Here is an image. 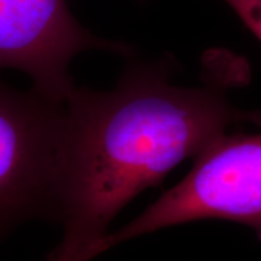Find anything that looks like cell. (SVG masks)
I'll list each match as a JSON object with an SVG mask.
<instances>
[{
    "label": "cell",
    "mask_w": 261,
    "mask_h": 261,
    "mask_svg": "<svg viewBox=\"0 0 261 261\" xmlns=\"http://www.w3.org/2000/svg\"><path fill=\"white\" fill-rule=\"evenodd\" d=\"M204 64L195 87L171 84L177 64L167 56L129 64L110 91L74 87L65 100L54 213L63 238L51 261H90L137 195L231 126H261V112L236 108L226 96L246 77L243 61L215 51Z\"/></svg>",
    "instance_id": "cell-1"
},
{
    "label": "cell",
    "mask_w": 261,
    "mask_h": 261,
    "mask_svg": "<svg viewBox=\"0 0 261 261\" xmlns=\"http://www.w3.org/2000/svg\"><path fill=\"white\" fill-rule=\"evenodd\" d=\"M201 219L247 225L261 242V133H225L212 142L196 156L187 177L138 218L100 240L93 255L140 234Z\"/></svg>",
    "instance_id": "cell-2"
},
{
    "label": "cell",
    "mask_w": 261,
    "mask_h": 261,
    "mask_svg": "<svg viewBox=\"0 0 261 261\" xmlns=\"http://www.w3.org/2000/svg\"><path fill=\"white\" fill-rule=\"evenodd\" d=\"M65 116V103L0 79V237L54 219Z\"/></svg>",
    "instance_id": "cell-3"
},
{
    "label": "cell",
    "mask_w": 261,
    "mask_h": 261,
    "mask_svg": "<svg viewBox=\"0 0 261 261\" xmlns=\"http://www.w3.org/2000/svg\"><path fill=\"white\" fill-rule=\"evenodd\" d=\"M90 50L133 54L126 42L99 38L81 25L67 0H0V69L23 71L44 96L65 103L75 87L70 62Z\"/></svg>",
    "instance_id": "cell-4"
},
{
    "label": "cell",
    "mask_w": 261,
    "mask_h": 261,
    "mask_svg": "<svg viewBox=\"0 0 261 261\" xmlns=\"http://www.w3.org/2000/svg\"><path fill=\"white\" fill-rule=\"evenodd\" d=\"M261 42V0H225Z\"/></svg>",
    "instance_id": "cell-5"
}]
</instances>
